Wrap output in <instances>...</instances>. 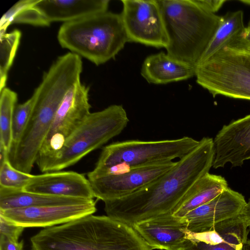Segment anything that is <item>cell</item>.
Returning <instances> with one entry per match:
<instances>
[{
  "label": "cell",
  "instance_id": "cell-18",
  "mask_svg": "<svg viewBox=\"0 0 250 250\" xmlns=\"http://www.w3.org/2000/svg\"><path fill=\"white\" fill-rule=\"evenodd\" d=\"M108 0H35L33 7L49 22L72 21L106 12Z\"/></svg>",
  "mask_w": 250,
  "mask_h": 250
},
{
  "label": "cell",
  "instance_id": "cell-14",
  "mask_svg": "<svg viewBox=\"0 0 250 250\" xmlns=\"http://www.w3.org/2000/svg\"><path fill=\"white\" fill-rule=\"evenodd\" d=\"M132 227L152 250H185L188 239L186 218L165 214L142 221Z\"/></svg>",
  "mask_w": 250,
  "mask_h": 250
},
{
  "label": "cell",
  "instance_id": "cell-22",
  "mask_svg": "<svg viewBox=\"0 0 250 250\" xmlns=\"http://www.w3.org/2000/svg\"><path fill=\"white\" fill-rule=\"evenodd\" d=\"M245 28L244 12L242 10L229 12L222 16L220 23L198 65L206 62L223 48L227 46L244 31Z\"/></svg>",
  "mask_w": 250,
  "mask_h": 250
},
{
  "label": "cell",
  "instance_id": "cell-11",
  "mask_svg": "<svg viewBox=\"0 0 250 250\" xmlns=\"http://www.w3.org/2000/svg\"><path fill=\"white\" fill-rule=\"evenodd\" d=\"M176 164L173 161L162 163L88 179L94 198L104 202L124 197L147 187Z\"/></svg>",
  "mask_w": 250,
  "mask_h": 250
},
{
  "label": "cell",
  "instance_id": "cell-3",
  "mask_svg": "<svg viewBox=\"0 0 250 250\" xmlns=\"http://www.w3.org/2000/svg\"><path fill=\"white\" fill-rule=\"evenodd\" d=\"M168 40L170 56L195 67L218 27L222 16L196 0H158Z\"/></svg>",
  "mask_w": 250,
  "mask_h": 250
},
{
  "label": "cell",
  "instance_id": "cell-12",
  "mask_svg": "<svg viewBox=\"0 0 250 250\" xmlns=\"http://www.w3.org/2000/svg\"><path fill=\"white\" fill-rule=\"evenodd\" d=\"M96 210V202L91 199L77 204L0 210V214L13 223L24 228H46L93 214Z\"/></svg>",
  "mask_w": 250,
  "mask_h": 250
},
{
  "label": "cell",
  "instance_id": "cell-34",
  "mask_svg": "<svg viewBox=\"0 0 250 250\" xmlns=\"http://www.w3.org/2000/svg\"></svg>",
  "mask_w": 250,
  "mask_h": 250
},
{
  "label": "cell",
  "instance_id": "cell-13",
  "mask_svg": "<svg viewBox=\"0 0 250 250\" xmlns=\"http://www.w3.org/2000/svg\"><path fill=\"white\" fill-rule=\"evenodd\" d=\"M249 229L242 214L215 225L208 231H188L191 241L185 250H250Z\"/></svg>",
  "mask_w": 250,
  "mask_h": 250
},
{
  "label": "cell",
  "instance_id": "cell-24",
  "mask_svg": "<svg viewBox=\"0 0 250 250\" xmlns=\"http://www.w3.org/2000/svg\"><path fill=\"white\" fill-rule=\"evenodd\" d=\"M17 98V94L8 88L0 92V149L9 154L13 145L12 122Z\"/></svg>",
  "mask_w": 250,
  "mask_h": 250
},
{
  "label": "cell",
  "instance_id": "cell-8",
  "mask_svg": "<svg viewBox=\"0 0 250 250\" xmlns=\"http://www.w3.org/2000/svg\"><path fill=\"white\" fill-rule=\"evenodd\" d=\"M195 76L213 97L250 100V54L225 47L198 65Z\"/></svg>",
  "mask_w": 250,
  "mask_h": 250
},
{
  "label": "cell",
  "instance_id": "cell-7",
  "mask_svg": "<svg viewBox=\"0 0 250 250\" xmlns=\"http://www.w3.org/2000/svg\"><path fill=\"white\" fill-rule=\"evenodd\" d=\"M129 121L120 104L90 113L65 140L61 149L39 169L42 172L58 171L73 166L119 135Z\"/></svg>",
  "mask_w": 250,
  "mask_h": 250
},
{
  "label": "cell",
  "instance_id": "cell-15",
  "mask_svg": "<svg viewBox=\"0 0 250 250\" xmlns=\"http://www.w3.org/2000/svg\"><path fill=\"white\" fill-rule=\"evenodd\" d=\"M215 156L212 167L230 163L241 167L250 159V114L224 125L214 140Z\"/></svg>",
  "mask_w": 250,
  "mask_h": 250
},
{
  "label": "cell",
  "instance_id": "cell-2",
  "mask_svg": "<svg viewBox=\"0 0 250 250\" xmlns=\"http://www.w3.org/2000/svg\"><path fill=\"white\" fill-rule=\"evenodd\" d=\"M93 214L41 230L32 250H153L132 226Z\"/></svg>",
  "mask_w": 250,
  "mask_h": 250
},
{
  "label": "cell",
  "instance_id": "cell-20",
  "mask_svg": "<svg viewBox=\"0 0 250 250\" xmlns=\"http://www.w3.org/2000/svg\"><path fill=\"white\" fill-rule=\"evenodd\" d=\"M228 188L227 180L221 175L207 173L190 188L172 212L183 217L193 209L211 201Z\"/></svg>",
  "mask_w": 250,
  "mask_h": 250
},
{
  "label": "cell",
  "instance_id": "cell-17",
  "mask_svg": "<svg viewBox=\"0 0 250 250\" xmlns=\"http://www.w3.org/2000/svg\"><path fill=\"white\" fill-rule=\"evenodd\" d=\"M23 190L53 196L94 198L88 178L74 171H58L33 175Z\"/></svg>",
  "mask_w": 250,
  "mask_h": 250
},
{
  "label": "cell",
  "instance_id": "cell-32",
  "mask_svg": "<svg viewBox=\"0 0 250 250\" xmlns=\"http://www.w3.org/2000/svg\"><path fill=\"white\" fill-rule=\"evenodd\" d=\"M242 214L245 217L248 224L249 229L250 230V198L249 199L248 201L247 202L246 206Z\"/></svg>",
  "mask_w": 250,
  "mask_h": 250
},
{
  "label": "cell",
  "instance_id": "cell-5",
  "mask_svg": "<svg viewBox=\"0 0 250 250\" xmlns=\"http://www.w3.org/2000/svg\"><path fill=\"white\" fill-rule=\"evenodd\" d=\"M199 144V141L188 136L159 141L114 142L103 147L94 168L87 174V178L180 159Z\"/></svg>",
  "mask_w": 250,
  "mask_h": 250
},
{
  "label": "cell",
  "instance_id": "cell-6",
  "mask_svg": "<svg viewBox=\"0 0 250 250\" xmlns=\"http://www.w3.org/2000/svg\"><path fill=\"white\" fill-rule=\"evenodd\" d=\"M70 87L61 76L47 75L43 78L33 94L34 104L27 125L9 153L10 162L15 168L30 173L57 110Z\"/></svg>",
  "mask_w": 250,
  "mask_h": 250
},
{
  "label": "cell",
  "instance_id": "cell-29",
  "mask_svg": "<svg viewBox=\"0 0 250 250\" xmlns=\"http://www.w3.org/2000/svg\"><path fill=\"white\" fill-rule=\"evenodd\" d=\"M226 47L250 54V27H246L244 31Z\"/></svg>",
  "mask_w": 250,
  "mask_h": 250
},
{
  "label": "cell",
  "instance_id": "cell-23",
  "mask_svg": "<svg viewBox=\"0 0 250 250\" xmlns=\"http://www.w3.org/2000/svg\"><path fill=\"white\" fill-rule=\"evenodd\" d=\"M35 0H22L15 4L2 17L0 22V36L5 33L12 23H27L47 26L49 23L33 5Z\"/></svg>",
  "mask_w": 250,
  "mask_h": 250
},
{
  "label": "cell",
  "instance_id": "cell-25",
  "mask_svg": "<svg viewBox=\"0 0 250 250\" xmlns=\"http://www.w3.org/2000/svg\"><path fill=\"white\" fill-rule=\"evenodd\" d=\"M0 92L5 87L8 72L11 67L20 43L21 32L14 30L0 35Z\"/></svg>",
  "mask_w": 250,
  "mask_h": 250
},
{
  "label": "cell",
  "instance_id": "cell-31",
  "mask_svg": "<svg viewBox=\"0 0 250 250\" xmlns=\"http://www.w3.org/2000/svg\"><path fill=\"white\" fill-rule=\"evenodd\" d=\"M197 2L207 11L215 14L223 5L226 0H196Z\"/></svg>",
  "mask_w": 250,
  "mask_h": 250
},
{
  "label": "cell",
  "instance_id": "cell-4",
  "mask_svg": "<svg viewBox=\"0 0 250 250\" xmlns=\"http://www.w3.org/2000/svg\"><path fill=\"white\" fill-rule=\"evenodd\" d=\"M58 40L62 47L97 65L115 58L127 42L121 14L107 11L63 23Z\"/></svg>",
  "mask_w": 250,
  "mask_h": 250
},
{
  "label": "cell",
  "instance_id": "cell-21",
  "mask_svg": "<svg viewBox=\"0 0 250 250\" xmlns=\"http://www.w3.org/2000/svg\"><path fill=\"white\" fill-rule=\"evenodd\" d=\"M91 199L49 195L0 187V210L77 204Z\"/></svg>",
  "mask_w": 250,
  "mask_h": 250
},
{
  "label": "cell",
  "instance_id": "cell-27",
  "mask_svg": "<svg viewBox=\"0 0 250 250\" xmlns=\"http://www.w3.org/2000/svg\"><path fill=\"white\" fill-rule=\"evenodd\" d=\"M34 102L35 98L32 95L26 102L17 105L15 107L12 122V147L19 142L27 125L31 116Z\"/></svg>",
  "mask_w": 250,
  "mask_h": 250
},
{
  "label": "cell",
  "instance_id": "cell-10",
  "mask_svg": "<svg viewBox=\"0 0 250 250\" xmlns=\"http://www.w3.org/2000/svg\"><path fill=\"white\" fill-rule=\"evenodd\" d=\"M121 2L123 10L120 14L127 42L166 48L168 40L158 0Z\"/></svg>",
  "mask_w": 250,
  "mask_h": 250
},
{
  "label": "cell",
  "instance_id": "cell-26",
  "mask_svg": "<svg viewBox=\"0 0 250 250\" xmlns=\"http://www.w3.org/2000/svg\"><path fill=\"white\" fill-rule=\"evenodd\" d=\"M33 176L15 168L8 156L0 157V187L23 190Z\"/></svg>",
  "mask_w": 250,
  "mask_h": 250
},
{
  "label": "cell",
  "instance_id": "cell-16",
  "mask_svg": "<svg viewBox=\"0 0 250 250\" xmlns=\"http://www.w3.org/2000/svg\"><path fill=\"white\" fill-rule=\"evenodd\" d=\"M246 204L241 193L228 187L215 198L184 216L188 229L194 232L208 231L218 223L242 214Z\"/></svg>",
  "mask_w": 250,
  "mask_h": 250
},
{
  "label": "cell",
  "instance_id": "cell-9",
  "mask_svg": "<svg viewBox=\"0 0 250 250\" xmlns=\"http://www.w3.org/2000/svg\"><path fill=\"white\" fill-rule=\"evenodd\" d=\"M89 87L79 81L66 93L40 149L37 165L40 167L62 148L65 140L91 113Z\"/></svg>",
  "mask_w": 250,
  "mask_h": 250
},
{
  "label": "cell",
  "instance_id": "cell-1",
  "mask_svg": "<svg viewBox=\"0 0 250 250\" xmlns=\"http://www.w3.org/2000/svg\"><path fill=\"white\" fill-rule=\"evenodd\" d=\"M215 156L213 140L204 137L171 169L147 187L124 197L104 202L107 216L131 226L171 213L193 185L209 172Z\"/></svg>",
  "mask_w": 250,
  "mask_h": 250
},
{
  "label": "cell",
  "instance_id": "cell-28",
  "mask_svg": "<svg viewBox=\"0 0 250 250\" xmlns=\"http://www.w3.org/2000/svg\"><path fill=\"white\" fill-rule=\"evenodd\" d=\"M24 229V228L13 223L0 214V235L6 236L12 241L18 242Z\"/></svg>",
  "mask_w": 250,
  "mask_h": 250
},
{
  "label": "cell",
  "instance_id": "cell-19",
  "mask_svg": "<svg viewBox=\"0 0 250 250\" xmlns=\"http://www.w3.org/2000/svg\"><path fill=\"white\" fill-rule=\"evenodd\" d=\"M196 68L161 52L148 56L145 59L141 74L149 83L163 84L195 76Z\"/></svg>",
  "mask_w": 250,
  "mask_h": 250
},
{
  "label": "cell",
  "instance_id": "cell-33",
  "mask_svg": "<svg viewBox=\"0 0 250 250\" xmlns=\"http://www.w3.org/2000/svg\"><path fill=\"white\" fill-rule=\"evenodd\" d=\"M241 1L242 2H243L244 3H246L247 4L250 5V0H242Z\"/></svg>",
  "mask_w": 250,
  "mask_h": 250
},
{
  "label": "cell",
  "instance_id": "cell-30",
  "mask_svg": "<svg viewBox=\"0 0 250 250\" xmlns=\"http://www.w3.org/2000/svg\"><path fill=\"white\" fill-rule=\"evenodd\" d=\"M23 241L15 242L0 235V250H23Z\"/></svg>",
  "mask_w": 250,
  "mask_h": 250
}]
</instances>
